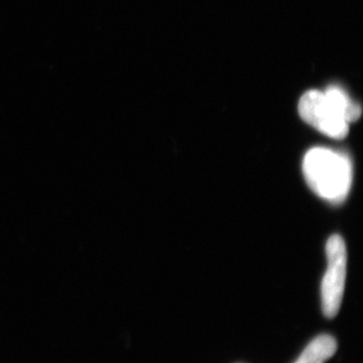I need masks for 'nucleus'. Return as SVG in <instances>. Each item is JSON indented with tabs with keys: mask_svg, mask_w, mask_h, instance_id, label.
Masks as SVG:
<instances>
[{
	"mask_svg": "<svg viewBox=\"0 0 363 363\" xmlns=\"http://www.w3.org/2000/svg\"><path fill=\"white\" fill-rule=\"evenodd\" d=\"M298 113L305 123L329 138L342 140L348 135L350 123L362 116L360 105L337 87L326 92L310 90L301 97Z\"/></svg>",
	"mask_w": 363,
	"mask_h": 363,
	"instance_id": "obj_1",
	"label": "nucleus"
},
{
	"mask_svg": "<svg viewBox=\"0 0 363 363\" xmlns=\"http://www.w3.org/2000/svg\"><path fill=\"white\" fill-rule=\"evenodd\" d=\"M337 350V342L330 335H320L313 339L294 363H325Z\"/></svg>",
	"mask_w": 363,
	"mask_h": 363,
	"instance_id": "obj_4",
	"label": "nucleus"
},
{
	"mask_svg": "<svg viewBox=\"0 0 363 363\" xmlns=\"http://www.w3.org/2000/svg\"><path fill=\"white\" fill-rule=\"evenodd\" d=\"M327 269L322 279V309L332 319L338 314L342 303L346 281L347 252L340 235H332L326 243Z\"/></svg>",
	"mask_w": 363,
	"mask_h": 363,
	"instance_id": "obj_3",
	"label": "nucleus"
},
{
	"mask_svg": "<svg viewBox=\"0 0 363 363\" xmlns=\"http://www.w3.org/2000/svg\"><path fill=\"white\" fill-rule=\"evenodd\" d=\"M303 174L313 192L331 203H342L352 185L350 157L326 147H314L305 155Z\"/></svg>",
	"mask_w": 363,
	"mask_h": 363,
	"instance_id": "obj_2",
	"label": "nucleus"
}]
</instances>
